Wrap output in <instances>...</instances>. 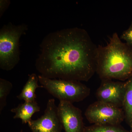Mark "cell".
<instances>
[{"instance_id":"obj_14","label":"cell","mask_w":132,"mask_h":132,"mask_svg":"<svg viewBox=\"0 0 132 132\" xmlns=\"http://www.w3.org/2000/svg\"><path fill=\"white\" fill-rule=\"evenodd\" d=\"M120 39L126 41L128 45L132 47V22L129 28L122 33Z\"/></svg>"},{"instance_id":"obj_10","label":"cell","mask_w":132,"mask_h":132,"mask_svg":"<svg viewBox=\"0 0 132 132\" xmlns=\"http://www.w3.org/2000/svg\"><path fill=\"white\" fill-rule=\"evenodd\" d=\"M39 81L38 76L35 73L31 74L29 76L28 80L22 90L21 93L17 95L16 98L25 102L35 101L36 95L35 91L38 88L42 87L38 85Z\"/></svg>"},{"instance_id":"obj_2","label":"cell","mask_w":132,"mask_h":132,"mask_svg":"<svg viewBox=\"0 0 132 132\" xmlns=\"http://www.w3.org/2000/svg\"><path fill=\"white\" fill-rule=\"evenodd\" d=\"M96 72L101 80L126 81L132 76V47L113 34L105 46L97 48Z\"/></svg>"},{"instance_id":"obj_12","label":"cell","mask_w":132,"mask_h":132,"mask_svg":"<svg viewBox=\"0 0 132 132\" xmlns=\"http://www.w3.org/2000/svg\"><path fill=\"white\" fill-rule=\"evenodd\" d=\"M83 132H130L126 130L120 125H94L85 127Z\"/></svg>"},{"instance_id":"obj_3","label":"cell","mask_w":132,"mask_h":132,"mask_svg":"<svg viewBox=\"0 0 132 132\" xmlns=\"http://www.w3.org/2000/svg\"><path fill=\"white\" fill-rule=\"evenodd\" d=\"M28 29L25 24L9 22L0 30V68L6 71L14 68L20 61V40Z\"/></svg>"},{"instance_id":"obj_17","label":"cell","mask_w":132,"mask_h":132,"mask_svg":"<svg viewBox=\"0 0 132 132\" xmlns=\"http://www.w3.org/2000/svg\"><path fill=\"white\" fill-rule=\"evenodd\" d=\"M130 132H132V130H131V131H130Z\"/></svg>"},{"instance_id":"obj_16","label":"cell","mask_w":132,"mask_h":132,"mask_svg":"<svg viewBox=\"0 0 132 132\" xmlns=\"http://www.w3.org/2000/svg\"><path fill=\"white\" fill-rule=\"evenodd\" d=\"M20 132H23V131H22V130H21V131H20Z\"/></svg>"},{"instance_id":"obj_9","label":"cell","mask_w":132,"mask_h":132,"mask_svg":"<svg viewBox=\"0 0 132 132\" xmlns=\"http://www.w3.org/2000/svg\"><path fill=\"white\" fill-rule=\"evenodd\" d=\"M40 111V107L36 101L25 102L10 110L15 113L14 119H20L22 124L28 123L35 113Z\"/></svg>"},{"instance_id":"obj_6","label":"cell","mask_w":132,"mask_h":132,"mask_svg":"<svg viewBox=\"0 0 132 132\" xmlns=\"http://www.w3.org/2000/svg\"><path fill=\"white\" fill-rule=\"evenodd\" d=\"M28 125L32 132H61L63 127L54 99H49L44 114L35 120H31Z\"/></svg>"},{"instance_id":"obj_4","label":"cell","mask_w":132,"mask_h":132,"mask_svg":"<svg viewBox=\"0 0 132 132\" xmlns=\"http://www.w3.org/2000/svg\"><path fill=\"white\" fill-rule=\"evenodd\" d=\"M42 87L60 101L79 102L90 94V88L78 81L50 79L38 76Z\"/></svg>"},{"instance_id":"obj_11","label":"cell","mask_w":132,"mask_h":132,"mask_svg":"<svg viewBox=\"0 0 132 132\" xmlns=\"http://www.w3.org/2000/svg\"><path fill=\"white\" fill-rule=\"evenodd\" d=\"M126 92L122 107L125 119L132 130V76L125 82Z\"/></svg>"},{"instance_id":"obj_5","label":"cell","mask_w":132,"mask_h":132,"mask_svg":"<svg viewBox=\"0 0 132 132\" xmlns=\"http://www.w3.org/2000/svg\"><path fill=\"white\" fill-rule=\"evenodd\" d=\"M85 116L94 125H119L125 119L123 109L98 101L88 106Z\"/></svg>"},{"instance_id":"obj_1","label":"cell","mask_w":132,"mask_h":132,"mask_svg":"<svg viewBox=\"0 0 132 132\" xmlns=\"http://www.w3.org/2000/svg\"><path fill=\"white\" fill-rule=\"evenodd\" d=\"M40 47L35 67L45 78L87 81L96 72L98 46L83 29L49 33Z\"/></svg>"},{"instance_id":"obj_8","label":"cell","mask_w":132,"mask_h":132,"mask_svg":"<svg viewBox=\"0 0 132 132\" xmlns=\"http://www.w3.org/2000/svg\"><path fill=\"white\" fill-rule=\"evenodd\" d=\"M58 113L65 132H83L84 127L82 112L69 102L60 101Z\"/></svg>"},{"instance_id":"obj_13","label":"cell","mask_w":132,"mask_h":132,"mask_svg":"<svg viewBox=\"0 0 132 132\" xmlns=\"http://www.w3.org/2000/svg\"><path fill=\"white\" fill-rule=\"evenodd\" d=\"M13 88L10 81L0 78V113L7 105V98Z\"/></svg>"},{"instance_id":"obj_15","label":"cell","mask_w":132,"mask_h":132,"mask_svg":"<svg viewBox=\"0 0 132 132\" xmlns=\"http://www.w3.org/2000/svg\"><path fill=\"white\" fill-rule=\"evenodd\" d=\"M9 0H1L0 1V17L2 16L10 4Z\"/></svg>"},{"instance_id":"obj_7","label":"cell","mask_w":132,"mask_h":132,"mask_svg":"<svg viewBox=\"0 0 132 132\" xmlns=\"http://www.w3.org/2000/svg\"><path fill=\"white\" fill-rule=\"evenodd\" d=\"M125 92V82L102 80L96 92V96L98 101L122 108Z\"/></svg>"}]
</instances>
